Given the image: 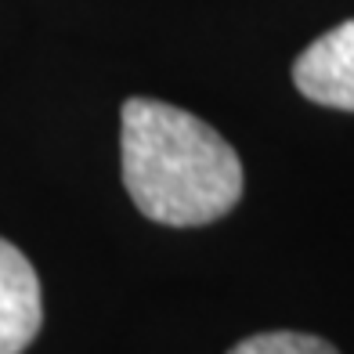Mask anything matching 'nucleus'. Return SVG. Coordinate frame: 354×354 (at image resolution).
Instances as JSON below:
<instances>
[{
  "mask_svg": "<svg viewBox=\"0 0 354 354\" xmlns=\"http://www.w3.org/2000/svg\"><path fill=\"white\" fill-rule=\"evenodd\" d=\"M120 156L123 185L138 214L167 228L214 224L243 199V163L235 149L210 123L177 105L127 98Z\"/></svg>",
  "mask_w": 354,
  "mask_h": 354,
  "instance_id": "obj_1",
  "label": "nucleus"
},
{
  "mask_svg": "<svg viewBox=\"0 0 354 354\" xmlns=\"http://www.w3.org/2000/svg\"><path fill=\"white\" fill-rule=\"evenodd\" d=\"M293 84L315 105L354 112V19L304 47L293 62Z\"/></svg>",
  "mask_w": 354,
  "mask_h": 354,
  "instance_id": "obj_2",
  "label": "nucleus"
},
{
  "mask_svg": "<svg viewBox=\"0 0 354 354\" xmlns=\"http://www.w3.org/2000/svg\"><path fill=\"white\" fill-rule=\"evenodd\" d=\"M44 326L40 279L29 257L0 239V354H22Z\"/></svg>",
  "mask_w": 354,
  "mask_h": 354,
  "instance_id": "obj_3",
  "label": "nucleus"
},
{
  "mask_svg": "<svg viewBox=\"0 0 354 354\" xmlns=\"http://www.w3.org/2000/svg\"><path fill=\"white\" fill-rule=\"evenodd\" d=\"M228 354H340V351H336L329 340H322V336L279 329V333L246 336V340L235 344Z\"/></svg>",
  "mask_w": 354,
  "mask_h": 354,
  "instance_id": "obj_4",
  "label": "nucleus"
}]
</instances>
